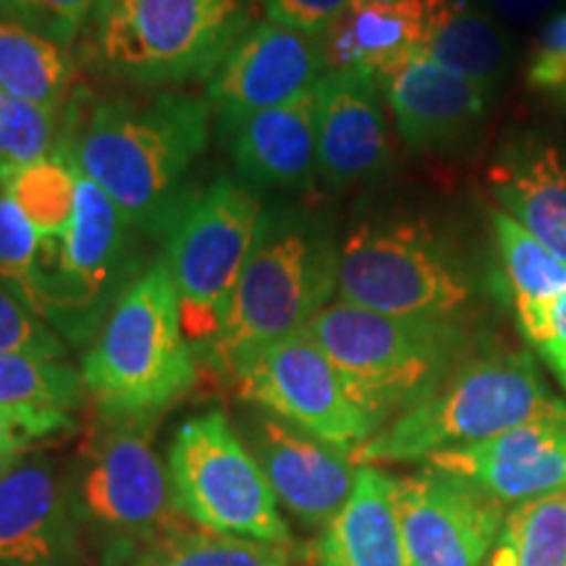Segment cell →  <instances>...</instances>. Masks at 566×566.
<instances>
[{"mask_svg": "<svg viewBox=\"0 0 566 566\" xmlns=\"http://www.w3.org/2000/svg\"><path fill=\"white\" fill-rule=\"evenodd\" d=\"M336 300L384 315L459 323L475 300V281L433 226L370 218L344 237Z\"/></svg>", "mask_w": 566, "mask_h": 566, "instance_id": "obj_7", "label": "cell"}, {"mask_svg": "<svg viewBox=\"0 0 566 566\" xmlns=\"http://www.w3.org/2000/svg\"><path fill=\"white\" fill-rule=\"evenodd\" d=\"M527 87L566 108V9L551 13L537 27L525 63Z\"/></svg>", "mask_w": 566, "mask_h": 566, "instance_id": "obj_34", "label": "cell"}, {"mask_svg": "<svg viewBox=\"0 0 566 566\" xmlns=\"http://www.w3.org/2000/svg\"><path fill=\"white\" fill-rule=\"evenodd\" d=\"M491 6L504 21H535L564 11L566 0H491Z\"/></svg>", "mask_w": 566, "mask_h": 566, "instance_id": "obj_39", "label": "cell"}, {"mask_svg": "<svg viewBox=\"0 0 566 566\" xmlns=\"http://www.w3.org/2000/svg\"><path fill=\"white\" fill-rule=\"evenodd\" d=\"M142 233L80 174L76 208L59 239H42L38 315L66 344H92L105 317L145 271Z\"/></svg>", "mask_w": 566, "mask_h": 566, "instance_id": "obj_8", "label": "cell"}, {"mask_svg": "<svg viewBox=\"0 0 566 566\" xmlns=\"http://www.w3.org/2000/svg\"><path fill=\"white\" fill-rule=\"evenodd\" d=\"M174 504L197 527L292 546L263 467L223 412L192 417L168 449Z\"/></svg>", "mask_w": 566, "mask_h": 566, "instance_id": "obj_10", "label": "cell"}, {"mask_svg": "<svg viewBox=\"0 0 566 566\" xmlns=\"http://www.w3.org/2000/svg\"><path fill=\"white\" fill-rule=\"evenodd\" d=\"M82 380L101 417L122 420H158L195 388V349L163 254L105 317L82 359Z\"/></svg>", "mask_w": 566, "mask_h": 566, "instance_id": "obj_3", "label": "cell"}, {"mask_svg": "<svg viewBox=\"0 0 566 566\" xmlns=\"http://www.w3.org/2000/svg\"><path fill=\"white\" fill-rule=\"evenodd\" d=\"M263 467L275 499L313 527H325L352 495L357 467L352 454L310 436L294 422L250 405L237 424Z\"/></svg>", "mask_w": 566, "mask_h": 566, "instance_id": "obj_15", "label": "cell"}, {"mask_svg": "<svg viewBox=\"0 0 566 566\" xmlns=\"http://www.w3.org/2000/svg\"><path fill=\"white\" fill-rule=\"evenodd\" d=\"M352 0H260L265 19L321 40Z\"/></svg>", "mask_w": 566, "mask_h": 566, "instance_id": "obj_38", "label": "cell"}, {"mask_svg": "<svg viewBox=\"0 0 566 566\" xmlns=\"http://www.w3.org/2000/svg\"><path fill=\"white\" fill-rule=\"evenodd\" d=\"M504 506L566 488V412L516 424L488 441L438 451L422 462Z\"/></svg>", "mask_w": 566, "mask_h": 566, "instance_id": "obj_17", "label": "cell"}, {"mask_svg": "<svg viewBox=\"0 0 566 566\" xmlns=\"http://www.w3.org/2000/svg\"><path fill=\"white\" fill-rule=\"evenodd\" d=\"M97 0H0V11L19 17L66 48L87 30Z\"/></svg>", "mask_w": 566, "mask_h": 566, "instance_id": "obj_36", "label": "cell"}, {"mask_svg": "<svg viewBox=\"0 0 566 566\" xmlns=\"http://www.w3.org/2000/svg\"><path fill=\"white\" fill-rule=\"evenodd\" d=\"M76 422L66 409L0 405V451L30 454L32 449L74 433Z\"/></svg>", "mask_w": 566, "mask_h": 566, "instance_id": "obj_35", "label": "cell"}, {"mask_svg": "<svg viewBox=\"0 0 566 566\" xmlns=\"http://www.w3.org/2000/svg\"><path fill=\"white\" fill-rule=\"evenodd\" d=\"M226 142L237 179L252 192H302L317 176V87L247 118Z\"/></svg>", "mask_w": 566, "mask_h": 566, "instance_id": "obj_21", "label": "cell"}, {"mask_svg": "<svg viewBox=\"0 0 566 566\" xmlns=\"http://www.w3.org/2000/svg\"><path fill=\"white\" fill-rule=\"evenodd\" d=\"M493 244L512 307L546 302L566 292V263L504 210H491Z\"/></svg>", "mask_w": 566, "mask_h": 566, "instance_id": "obj_28", "label": "cell"}, {"mask_svg": "<svg viewBox=\"0 0 566 566\" xmlns=\"http://www.w3.org/2000/svg\"><path fill=\"white\" fill-rule=\"evenodd\" d=\"M396 147L380 82L357 71H328L317 84V176L334 192L380 181Z\"/></svg>", "mask_w": 566, "mask_h": 566, "instance_id": "obj_16", "label": "cell"}, {"mask_svg": "<svg viewBox=\"0 0 566 566\" xmlns=\"http://www.w3.org/2000/svg\"><path fill=\"white\" fill-rule=\"evenodd\" d=\"M317 566H409L396 478L375 464H359L352 495L315 543Z\"/></svg>", "mask_w": 566, "mask_h": 566, "instance_id": "obj_23", "label": "cell"}, {"mask_svg": "<svg viewBox=\"0 0 566 566\" xmlns=\"http://www.w3.org/2000/svg\"><path fill=\"white\" fill-rule=\"evenodd\" d=\"M0 352L38 359H63L66 342L0 281Z\"/></svg>", "mask_w": 566, "mask_h": 566, "instance_id": "obj_33", "label": "cell"}, {"mask_svg": "<svg viewBox=\"0 0 566 566\" xmlns=\"http://www.w3.org/2000/svg\"><path fill=\"white\" fill-rule=\"evenodd\" d=\"M208 97L181 90L66 103L59 147L142 237L160 239L208 150Z\"/></svg>", "mask_w": 566, "mask_h": 566, "instance_id": "obj_1", "label": "cell"}, {"mask_svg": "<svg viewBox=\"0 0 566 566\" xmlns=\"http://www.w3.org/2000/svg\"><path fill=\"white\" fill-rule=\"evenodd\" d=\"M0 187L30 218L42 239H59L66 233L76 208L80 171L63 147L45 158L27 163L0 176Z\"/></svg>", "mask_w": 566, "mask_h": 566, "instance_id": "obj_27", "label": "cell"}, {"mask_svg": "<svg viewBox=\"0 0 566 566\" xmlns=\"http://www.w3.org/2000/svg\"><path fill=\"white\" fill-rule=\"evenodd\" d=\"M325 76L323 45L273 21H252L208 82L212 122L229 139L247 118L307 95Z\"/></svg>", "mask_w": 566, "mask_h": 566, "instance_id": "obj_13", "label": "cell"}, {"mask_svg": "<svg viewBox=\"0 0 566 566\" xmlns=\"http://www.w3.org/2000/svg\"><path fill=\"white\" fill-rule=\"evenodd\" d=\"M254 0H97L90 59L137 90L210 82L233 42L252 27Z\"/></svg>", "mask_w": 566, "mask_h": 566, "instance_id": "obj_5", "label": "cell"}, {"mask_svg": "<svg viewBox=\"0 0 566 566\" xmlns=\"http://www.w3.org/2000/svg\"><path fill=\"white\" fill-rule=\"evenodd\" d=\"M483 566H566V488L509 509Z\"/></svg>", "mask_w": 566, "mask_h": 566, "instance_id": "obj_26", "label": "cell"}, {"mask_svg": "<svg viewBox=\"0 0 566 566\" xmlns=\"http://www.w3.org/2000/svg\"><path fill=\"white\" fill-rule=\"evenodd\" d=\"M436 0H352L321 38L325 74L357 71L384 84L422 55Z\"/></svg>", "mask_w": 566, "mask_h": 566, "instance_id": "obj_20", "label": "cell"}, {"mask_svg": "<svg viewBox=\"0 0 566 566\" xmlns=\"http://www.w3.org/2000/svg\"><path fill=\"white\" fill-rule=\"evenodd\" d=\"M566 412V401L541 378L533 354H470L433 394L396 415L354 451V464L424 462L438 451L488 441L541 417Z\"/></svg>", "mask_w": 566, "mask_h": 566, "instance_id": "obj_4", "label": "cell"}, {"mask_svg": "<svg viewBox=\"0 0 566 566\" xmlns=\"http://www.w3.org/2000/svg\"><path fill=\"white\" fill-rule=\"evenodd\" d=\"M265 205L231 176L195 187L163 231V260L179 292L189 342L208 346L250 258Z\"/></svg>", "mask_w": 566, "mask_h": 566, "instance_id": "obj_9", "label": "cell"}, {"mask_svg": "<svg viewBox=\"0 0 566 566\" xmlns=\"http://www.w3.org/2000/svg\"><path fill=\"white\" fill-rule=\"evenodd\" d=\"M506 512L478 488L430 467L396 478V514L409 566H483Z\"/></svg>", "mask_w": 566, "mask_h": 566, "instance_id": "obj_14", "label": "cell"}, {"mask_svg": "<svg viewBox=\"0 0 566 566\" xmlns=\"http://www.w3.org/2000/svg\"><path fill=\"white\" fill-rule=\"evenodd\" d=\"M87 388L82 370L66 359H38L27 354L0 352V405L53 407L74 412L82 407Z\"/></svg>", "mask_w": 566, "mask_h": 566, "instance_id": "obj_30", "label": "cell"}, {"mask_svg": "<svg viewBox=\"0 0 566 566\" xmlns=\"http://www.w3.org/2000/svg\"><path fill=\"white\" fill-rule=\"evenodd\" d=\"M63 113H53L0 87V176L45 158L61 142Z\"/></svg>", "mask_w": 566, "mask_h": 566, "instance_id": "obj_32", "label": "cell"}, {"mask_svg": "<svg viewBox=\"0 0 566 566\" xmlns=\"http://www.w3.org/2000/svg\"><path fill=\"white\" fill-rule=\"evenodd\" d=\"M142 566H294L292 548L192 525L150 546Z\"/></svg>", "mask_w": 566, "mask_h": 566, "instance_id": "obj_29", "label": "cell"}, {"mask_svg": "<svg viewBox=\"0 0 566 566\" xmlns=\"http://www.w3.org/2000/svg\"><path fill=\"white\" fill-rule=\"evenodd\" d=\"M334 223L313 208H265L258 239L226 304L218 334L205 346L223 370L254 349L302 334L338 289Z\"/></svg>", "mask_w": 566, "mask_h": 566, "instance_id": "obj_2", "label": "cell"}, {"mask_svg": "<svg viewBox=\"0 0 566 566\" xmlns=\"http://www.w3.org/2000/svg\"><path fill=\"white\" fill-rule=\"evenodd\" d=\"M516 328L546 363L566 357V292L546 302L516 307Z\"/></svg>", "mask_w": 566, "mask_h": 566, "instance_id": "obj_37", "label": "cell"}, {"mask_svg": "<svg viewBox=\"0 0 566 566\" xmlns=\"http://www.w3.org/2000/svg\"><path fill=\"white\" fill-rule=\"evenodd\" d=\"M396 134L412 153L454 150L485 124L493 87L459 76L424 55L380 84Z\"/></svg>", "mask_w": 566, "mask_h": 566, "instance_id": "obj_18", "label": "cell"}, {"mask_svg": "<svg viewBox=\"0 0 566 566\" xmlns=\"http://www.w3.org/2000/svg\"><path fill=\"white\" fill-rule=\"evenodd\" d=\"M226 373L247 405L268 409L346 454L384 428L380 417L354 399L342 373L307 331L244 354Z\"/></svg>", "mask_w": 566, "mask_h": 566, "instance_id": "obj_12", "label": "cell"}, {"mask_svg": "<svg viewBox=\"0 0 566 566\" xmlns=\"http://www.w3.org/2000/svg\"><path fill=\"white\" fill-rule=\"evenodd\" d=\"M74 80L71 48L0 11V87L40 108L63 113Z\"/></svg>", "mask_w": 566, "mask_h": 566, "instance_id": "obj_25", "label": "cell"}, {"mask_svg": "<svg viewBox=\"0 0 566 566\" xmlns=\"http://www.w3.org/2000/svg\"><path fill=\"white\" fill-rule=\"evenodd\" d=\"M155 422L101 417L82 446L76 499L69 495V506L118 543L155 546L192 525L174 504L168 470L155 454Z\"/></svg>", "mask_w": 566, "mask_h": 566, "instance_id": "obj_11", "label": "cell"}, {"mask_svg": "<svg viewBox=\"0 0 566 566\" xmlns=\"http://www.w3.org/2000/svg\"><path fill=\"white\" fill-rule=\"evenodd\" d=\"M422 55L495 90L512 61V42L499 19L475 6V0H436Z\"/></svg>", "mask_w": 566, "mask_h": 566, "instance_id": "obj_24", "label": "cell"}, {"mask_svg": "<svg viewBox=\"0 0 566 566\" xmlns=\"http://www.w3.org/2000/svg\"><path fill=\"white\" fill-rule=\"evenodd\" d=\"M384 428L464 363L470 334L457 321L396 317L334 300L304 328Z\"/></svg>", "mask_w": 566, "mask_h": 566, "instance_id": "obj_6", "label": "cell"}, {"mask_svg": "<svg viewBox=\"0 0 566 566\" xmlns=\"http://www.w3.org/2000/svg\"><path fill=\"white\" fill-rule=\"evenodd\" d=\"M499 210L566 263V145L537 132L509 137L488 168Z\"/></svg>", "mask_w": 566, "mask_h": 566, "instance_id": "obj_19", "label": "cell"}, {"mask_svg": "<svg viewBox=\"0 0 566 566\" xmlns=\"http://www.w3.org/2000/svg\"><path fill=\"white\" fill-rule=\"evenodd\" d=\"M24 457H30V454H3V451H0V480L9 475L13 467H19L21 462H24Z\"/></svg>", "mask_w": 566, "mask_h": 566, "instance_id": "obj_40", "label": "cell"}, {"mask_svg": "<svg viewBox=\"0 0 566 566\" xmlns=\"http://www.w3.org/2000/svg\"><path fill=\"white\" fill-rule=\"evenodd\" d=\"M42 237L0 187V281L38 313L42 294Z\"/></svg>", "mask_w": 566, "mask_h": 566, "instance_id": "obj_31", "label": "cell"}, {"mask_svg": "<svg viewBox=\"0 0 566 566\" xmlns=\"http://www.w3.org/2000/svg\"><path fill=\"white\" fill-rule=\"evenodd\" d=\"M69 516V493L51 462L24 457L0 480V566L66 564Z\"/></svg>", "mask_w": 566, "mask_h": 566, "instance_id": "obj_22", "label": "cell"}, {"mask_svg": "<svg viewBox=\"0 0 566 566\" xmlns=\"http://www.w3.org/2000/svg\"><path fill=\"white\" fill-rule=\"evenodd\" d=\"M548 367L556 373V378L562 380V386H564V391H566V357L554 359V363H548Z\"/></svg>", "mask_w": 566, "mask_h": 566, "instance_id": "obj_41", "label": "cell"}]
</instances>
